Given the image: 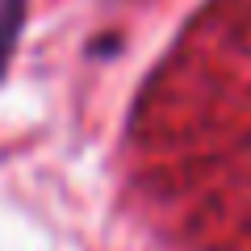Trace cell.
<instances>
[{
  "instance_id": "obj_1",
  "label": "cell",
  "mask_w": 251,
  "mask_h": 251,
  "mask_svg": "<svg viewBox=\"0 0 251 251\" xmlns=\"http://www.w3.org/2000/svg\"><path fill=\"white\" fill-rule=\"evenodd\" d=\"M25 25V0H0V75L17 50V34Z\"/></svg>"
}]
</instances>
